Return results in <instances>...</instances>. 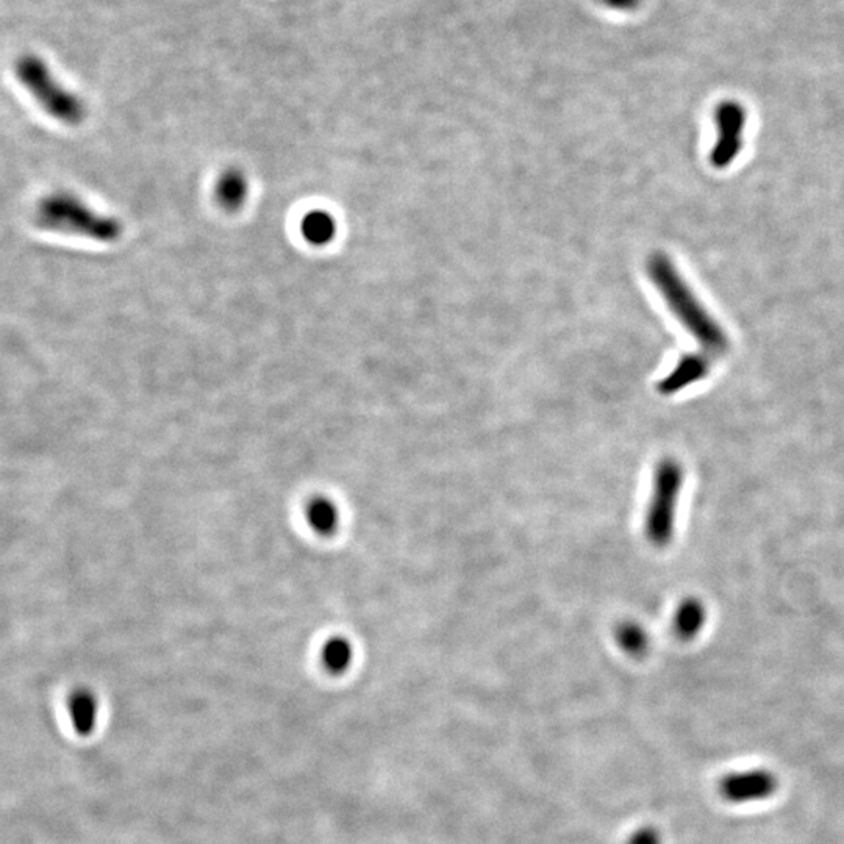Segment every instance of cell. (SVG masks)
<instances>
[{
	"label": "cell",
	"instance_id": "4",
	"mask_svg": "<svg viewBox=\"0 0 844 844\" xmlns=\"http://www.w3.org/2000/svg\"><path fill=\"white\" fill-rule=\"evenodd\" d=\"M684 483L685 469L676 458H662L655 465L651 499L644 516V535L654 548L665 549L673 543L677 504Z\"/></svg>",
	"mask_w": 844,
	"mask_h": 844
},
{
	"label": "cell",
	"instance_id": "1",
	"mask_svg": "<svg viewBox=\"0 0 844 844\" xmlns=\"http://www.w3.org/2000/svg\"><path fill=\"white\" fill-rule=\"evenodd\" d=\"M648 272L655 287L662 293L669 310L698 340L701 346L699 352L712 358L713 362L723 357L729 351L726 332L688 287L673 260L660 252L654 254L649 258Z\"/></svg>",
	"mask_w": 844,
	"mask_h": 844
},
{
	"label": "cell",
	"instance_id": "14",
	"mask_svg": "<svg viewBox=\"0 0 844 844\" xmlns=\"http://www.w3.org/2000/svg\"><path fill=\"white\" fill-rule=\"evenodd\" d=\"M335 221L332 216L327 215L324 211H313L310 215L305 216L302 221V233H304L305 240L315 244V246H324L335 237Z\"/></svg>",
	"mask_w": 844,
	"mask_h": 844
},
{
	"label": "cell",
	"instance_id": "7",
	"mask_svg": "<svg viewBox=\"0 0 844 844\" xmlns=\"http://www.w3.org/2000/svg\"><path fill=\"white\" fill-rule=\"evenodd\" d=\"M713 363L715 362L712 358L702 352L684 355L674 366L673 371L660 380L657 390L663 396H673L709 376Z\"/></svg>",
	"mask_w": 844,
	"mask_h": 844
},
{
	"label": "cell",
	"instance_id": "12",
	"mask_svg": "<svg viewBox=\"0 0 844 844\" xmlns=\"http://www.w3.org/2000/svg\"><path fill=\"white\" fill-rule=\"evenodd\" d=\"M613 637H615L618 648L630 657H635V659L644 657L651 648L649 633L637 621L626 619V621L616 624Z\"/></svg>",
	"mask_w": 844,
	"mask_h": 844
},
{
	"label": "cell",
	"instance_id": "6",
	"mask_svg": "<svg viewBox=\"0 0 844 844\" xmlns=\"http://www.w3.org/2000/svg\"><path fill=\"white\" fill-rule=\"evenodd\" d=\"M719 790L723 798L735 804L741 802L762 801L776 793L777 779L773 773L766 769H751L744 773L727 774Z\"/></svg>",
	"mask_w": 844,
	"mask_h": 844
},
{
	"label": "cell",
	"instance_id": "5",
	"mask_svg": "<svg viewBox=\"0 0 844 844\" xmlns=\"http://www.w3.org/2000/svg\"><path fill=\"white\" fill-rule=\"evenodd\" d=\"M716 138L710 161L716 169H724L734 163L743 147V130L746 129L748 113L737 101H724L715 110Z\"/></svg>",
	"mask_w": 844,
	"mask_h": 844
},
{
	"label": "cell",
	"instance_id": "8",
	"mask_svg": "<svg viewBox=\"0 0 844 844\" xmlns=\"http://www.w3.org/2000/svg\"><path fill=\"white\" fill-rule=\"evenodd\" d=\"M68 713L77 734L88 737L96 730L99 719V701L88 688H77L68 698Z\"/></svg>",
	"mask_w": 844,
	"mask_h": 844
},
{
	"label": "cell",
	"instance_id": "3",
	"mask_svg": "<svg viewBox=\"0 0 844 844\" xmlns=\"http://www.w3.org/2000/svg\"><path fill=\"white\" fill-rule=\"evenodd\" d=\"M15 74L30 96L55 121L69 127L80 126L85 121L88 113L85 102L76 93L66 90L38 55H21L15 63Z\"/></svg>",
	"mask_w": 844,
	"mask_h": 844
},
{
	"label": "cell",
	"instance_id": "10",
	"mask_svg": "<svg viewBox=\"0 0 844 844\" xmlns=\"http://www.w3.org/2000/svg\"><path fill=\"white\" fill-rule=\"evenodd\" d=\"M707 623V610L699 599L687 598L677 605L674 612V633L680 640L690 641L698 637Z\"/></svg>",
	"mask_w": 844,
	"mask_h": 844
},
{
	"label": "cell",
	"instance_id": "13",
	"mask_svg": "<svg viewBox=\"0 0 844 844\" xmlns=\"http://www.w3.org/2000/svg\"><path fill=\"white\" fill-rule=\"evenodd\" d=\"M322 666L327 673L340 676L354 663V646L346 637H332L321 649Z\"/></svg>",
	"mask_w": 844,
	"mask_h": 844
},
{
	"label": "cell",
	"instance_id": "11",
	"mask_svg": "<svg viewBox=\"0 0 844 844\" xmlns=\"http://www.w3.org/2000/svg\"><path fill=\"white\" fill-rule=\"evenodd\" d=\"M247 191H249V186L243 172L238 169H229L216 182V201L224 210L238 211L246 202Z\"/></svg>",
	"mask_w": 844,
	"mask_h": 844
},
{
	"label": "cell",
	"instance_id": "2",
	"mask_svg": "<svg viewBox=\"0 0 844 844\" xmlns=\"http://www.w3.org/2000/svg\"><path fill=\"white\" fill-rule=\"evenodd\" d=\"M38 227L51 232L88 238L99 243H111L121 237V222L102 215L76 194L55 191L41 197L35 208Z\"/></svg>",
	"mask_w": 844,
	"mask_h": 844
},
{
	"label": "cell",
	"instance_id": "15",
	"mask_svg": "<svg viewBox=\"0 0 844 844\" xmlns=\"http://www.w3.org/2000/svg\"><path fill=\"white\" fill-rule=\"evenodd\" d=\"M626 844H663L662 832L654 826H641L633 830Z\"/></svg>",
	"mask_w": 844,
	"mask_h": 844
},
{
	"label": "cell",
	"instance_id": "16",
	"mask_svg": "<svg viewBox=\"0 0 844 844\" xmlns=\"http://www.w3.org/2000/svg\"><path fill=\"white\" fill-rule=\"evenodd\" d=\"M601 2L612 10L632 11L640 5L641 0H601Z\"/></svg>",
	"mask_w": 844,
	"mask_h": 844
},
{
	"label": "cell",
	"instance_id": "9",
	"mask_svg": "<svg viewBox=\"0 0 844 844\" xmlns=\"http://www.w3.org/2000/svg\"><path fill=\"white\" fill-rule=\"evenodd\" d=\"M305 521L319 537H332L340 527V508L332 499L316 496L305 507Z\"/></svg>",
	"mask_w": 844,
	"mask_h": 844
}]
</instances>
